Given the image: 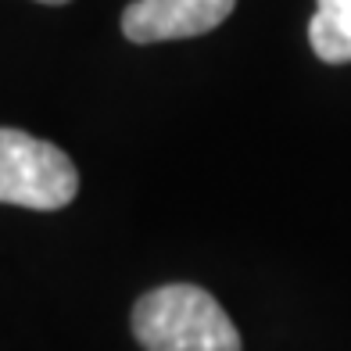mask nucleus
<instances>
[{
  "label": "nucleus",
  "instance_id": "1",
  "mask_svg": "<svg viewBox=\"0 0 351 351\" xmlns=\"http://www.w3.org/2000/svg\"><path fill=\"white\" fill-rule=\"evenodd\" d=\"M143 351H241V333L219 301L194 283H165L133 305Z\"/></svg>",
  "mask_w": 351,
  "mask_h": 351
},
{
  "label": "nucleus",
  "instance_id": "2",
  "mask_svg": "<svg viewBox=\"0 0 351 351\" xmlns=\"http://www.w3.org/2000/svg\"><path fill=\"white\" fill-rule=\"evenodd\" d=\"M79 194V172L72 158L22 130H0V204L33 212H58Z\"/></svg>",
  "mask_w": 351,
  "mask_h": 351
},
{
  "label": "nucleus",
  "instance_id": "3",
  "mask_svg": "<svg viewBox=\"0 0 351 351\" xmlns=\"http://www.w3.org/2000/svg\"><path fill=\"white\" fill-rule=\"evenodd\" d=\"M237 0H133L122 11V33L133 43H165L212 33L230 19Z\"/></svg>",
  "mask_w": 351,
  "mask_h": 351
},
{
  "label": "nucleus",
  "instance_id": "4",
  "mask_svg": "<svg viewBox=\"0 0 351 351\" xmlns=\"http://www.w3.org/2000/svg\"><path fill=\"white\" fill-rule=\"evenodd\" d=\"M308 40L326 65L351 61V0H315Z\"/></svg>",
  "mask_w": 351,
  "mask_h": 351
},
{
  "label": "nucleus",
  "instance_id": "5",
  "mask_svg": "<svg viewBox=\"0 0 351 351\" xmlns=\"http://www.w3.org/2000/svg\"><path fill=\"white\" fill-rule=\"evenodd\" d=\"M40 4H69V0H40Z\"/></svg>",
  "mask_w": 351,
  "mask_h": 351
}]
</instances>
